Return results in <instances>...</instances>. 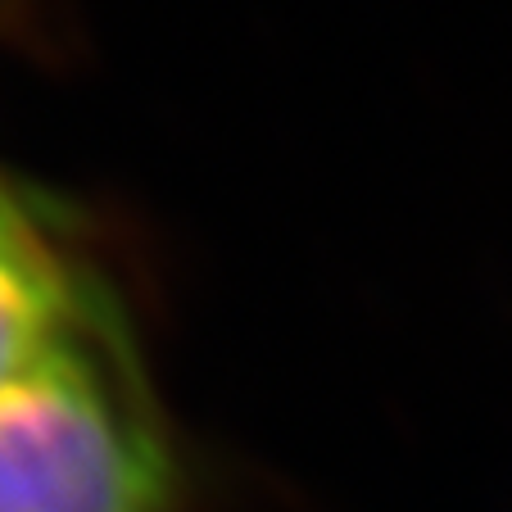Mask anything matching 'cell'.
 <instances>
[{
  "label": "cell",
  "instance_id": "1",
  "mask_svg": "<svg viewBox=\"0 0 512 512\" xmlns=\"http://www.w3.org/2000/svg\"><path fill=\"white\" fill-rule=\"evenodd\" d=\"M173 454L105 304L0 395V512H173Z\"/></svg>",
  "mask_w": 512,
  "mask_h": 512
},
{
  "label": "cell",
  "instance_id": "2",
  "mask_svg": "<svg viewBox=\"0 0 512 512\" xmlns=\"http://www.w3.org/2000/svg\"><path fill=\"white\" fill-rule=\"evenodd\" d=\"M91 309L96 295L0 182V395L55 354Z\"/></svg>",
  "mask_w": 512,
  "mask_h": 512
}]
</instances>
